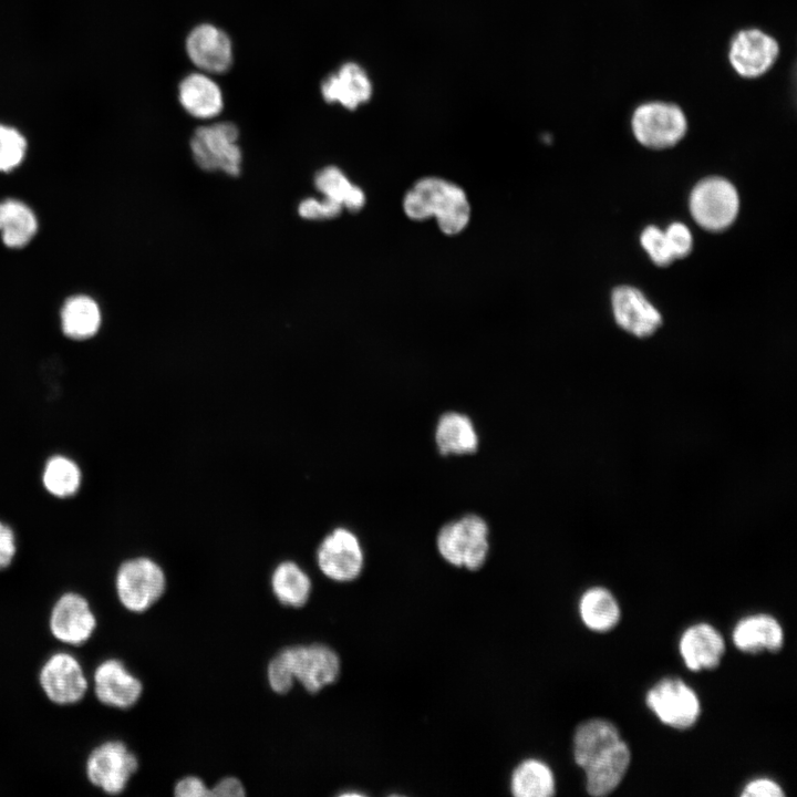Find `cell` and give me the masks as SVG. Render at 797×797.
<instances>
[{
	"instance_id": "obj_38",
	"label": "cell",
	"mask_w": 797,
	"mask_h": 797,
	"mask_svg": "<svg viewBox=\"0 0 797 797\" xmlns=\"http://www.w3.org/2000/svg\"><path fill=\"white\" fill-rule=\"evenodd\" d=\"M245 795V789L239 779L227 777L219 780L213 789H209V796L216 797H240Z\"/></svg>"
},
{
	"instance_id": "obj_21",
	"label": "cell",
	"mask_w": 797,
	"mask_h": 797,
	"mask_svg": "<svg viewBox=\"0 0 797 797\" xmlns=\"http://www.w3.org/2000/svg\"><path fill=\"white\" fill-rule=\"evenodd\" d=\"M434 437L439 454L444 456L475 453L479 443L477 431L469 416L455 411L439 416Z\"/></svg>"
},
{
	"instance_id": "obj_24",
	"label": "cell",
	"mask_w": 797,
	"mask_h": 797,
	"mask_svg": "<svg viewBox=\"0 0 797 797\" xmlns=\"http://www.w3.org/2000/svg\"><path fill=\"white\" fill-rule=\"evenodd\" d=\"M38 226L34 211L25 203L14 198L0 201V234L6 247H25L34 238Z\"/></svg>"
},
{
	"instance_id": "obj_36",
	"label": "cell",
	"mask_w": 797,
	"mask_h": 797,
	"mask_svg": "<svg viewBox=\"0 0 797 797\" xmlns=\"http://www.w3.org/2000/svg\"><path fill=\"white\" fill-rule=\"evenodd\" d=\"M743 797H783L782 787L768 778H758L749 782L743 793Z\"/></svg>"
},
{
	"instance_id": "obj_20",
	"label": "cell",
	"mask_w": 797,
	"mask_h": 797,
	"mask_svg": "<svg viewBox=\"0 0 797 797\" xmlns=\"http://www.w3.org/2000/svg\"><path fill=\"white\" fill-rule=\"evenodd\" d=\"M630 759V749L622 739L593 758L582 768L588 793L604 796L614 790L625 775Z\"/></svg>"
},
{
	"instance_id": "obj_27",
	"label": "cell",
	"mask_w": 797,
	"mask_h": 797,
	"mask_svg": "<svg viewBox=\"0 0 797 797\" xmlns=\"http://www.w3.org/2000/svg\"><path fill=\"white\" fill-rule=\"evenodd\" d=\"M579 613L587 628L598 632L609 631L620 620V607L613 594L602 588L593 587L581 596Z\"/></svg>"
},
{
	"instance_id": "obj_35",
	"label": "cell",
	"mask_w": 797,
	"mask_h": 797,
	"mask_svg": "<svg viewBox=\"0 0 797 797\" xmlns=\"http://www.w3.org/2000/svg\"><path fill=\"white\" fill-rule=\"evenodd\" d=\"M17 552V537L13 529L0 520V572L12 565Z\"/></svg>"
},
{
	"instance_id": "obj_8",
	"label": "cell",
	"mask_w": 797,
	"mask_h": 797,
	"mask_svg": "<svg viewBox=\"0 0 797 797\" xmlns=\"http://www.w3.org/2000/svg\"><path fill=\"white\" fill-rule=\"evenodd\" d=\"M277 658L291 679L310 693L333 683L340 673L339 655L330 646L320 643L289 646L281 650Z\"/></svg>"
},
{
	"instance_id": "obj_23",
	"label": "cell",
	"mask_w": 797,
	"mask_h": 797,
	"mask_svg": "<svg viewBox=\"0 0 797 797\" xmlns=\"http://www.w3.org/2000/svg\"><path fill=\"white\" fill-rule=\"evenodd\" d=\"M60 322L63 334L83 341L94 337L102 323L99 303L87 294L69 297L62 304Z\"/></svg>"
},
{
	"instance_id": "obj_22",
	"label": "cell",
	"mask_w": 797,
	"mask_h": 797,
	"mask_svg": "<svg viewBox=\"0 0 797 797\" xmlns=\"http://www.w3.org/2000/svg\"><path fill=\"white\" fill-rule=\"evenodd\" d=\"M734 644L743 652L778 651L784 641L783 629L769 614H755L742 619L733 631Z\"/></svg>"
},
{
	"instance_id": "obj_33",
	"label": "cell",
	"mask_w": 797,
	"mask_h": 797,
	"mask_svg": "<svg viewBox=\"0 0 797 797\" xmlns=\"http://www.w3.org/2000/svg\"><path fill=\"white\" fill-rule=\"evenodd\" d=\"M342 207L327 198L317 199L313 197L303 199L298 207L302 218L311 220L332 219L342 213Z\"/></svg>"
},
{
	"instance_id": "obj_15",
	"label": "cell",
	"mask_w": 797,
	"mask_h": 797,
	"mask_svg": "<svg viewBox=\"0 0 797 797\" xmlns=\"http://www.w3.org/2000/svg\"><path fill=\"white\" fill-rule=\"evenodd\" d=\"M775 39L757 29L743 30L732 41L729 61L744 77H757L770 69L778 56Z\"/></svg>"
},
{
	"instance_id": "obj_12",
	"label": "cell",
	"mask_w": 797,
	"mask_h": 797,
	"mask_svg": "<svg viewBox=\"0 0 797 797\" xmlns=\"http://www.w3.org/2000/svg\"><path fill=\"white\" fill-rule=\"evenodd\" d=\"M645 702L660 721L675 728H687L698 718L696 693L680 679L666 677L649 690Z\"/></svg>"
},
{
	"instance_id": "obj_11",
	"label": "cell",
	"mask_w": 797,
	"mask_h": 797,
	"mask_svg": "<svg viewBox=\"0 0 797 797\" xmlns=\"http://www.w3.org/2000/svg\"><path fill=\"white\" fill-rule=\"evenodd\" d=\"M321 572L337 582L356 579L364 566V553L358 536L348 528L333 529L317 550Z\"/></svg>"
},
{
	"instance_id": "obj_25",
	"label": "cell",
	"mask_w": 797,
	"mask_h": 797,
	"mask_svg": "<svg viewBox=\"0 0 797 797\" xmlns=\"http://www.w3.org/2000/svg\"><path fill=\"white\" fill-rule=\"evenodd\" d=\"M621 741L618 728L609 721L592 718L581 723L573 736V756L584 768L593 758Z\"/></svg>"
},
{
	"instance_id": "obj_9",
	"label": "cell",
	"mask_w": 797,
	"mask_h": 797,
	"mask_svg": "<svg viewBox=\"0 0 797 797\" xmlns=\"http://www.w3.org/2000/svg\"><path fill=\"white\" fill-rule=\"evenodd\" d=\"M738 207L735 187L722 177L701 180L690 196V210L694 220L711 231L727 228L735 220Z\"/></svg>"
},
{
	"instance_id": "obj_32",
	"label": "cell",
	"mask_w": 797,
	"mask_h": 797,
	"mask_svg": "<svg viewBox=\"0 0 797 797\" xmlns=\"http://www.w3.org/2000/svg\"><path fill=\"white\" fill-rule=\"evenodd\" d=\"M640 241L644 250L658 266L664 267L674 260L664 232L655 226L646 227L641 235Z\"/></svg>"
},
{
	"instance_id": "obj_2",
	"label": "cell",
	"mask_w": 797,
	"mask_h": 797,
	"mask_svg": "<svg viewBox=\"0 0 797 797\" xmlns=\"http://www.w3.org/2000/svg\"><path fill=\"white\" fill-rule=\"evenodd\" d=\"M488 535L487 522L478 515L468 514L443 525L436 536V548L449 565L478 570L488 556Z\"/></svg>"
},
{
	"instance_id": "obj_4",
	"label": "cell",
	"mask_w": 797,
	"mask_h": 797,
	"mask_svg": "<svg viewBox=\"0 0 797 797\" xmlns=\"http://www.w3.org/2000/svg\"><path fill=\"white\" fill-rule=\"evenodd\" d=\"M114 583L122 607L133 613H143L164 594L166 577L156 561L148 557H136L118 566Z\"/></svg>"
},
{
	"instance_id": "obj_19",
	"label": "cell",
	"mask_w": 797,
	"mask_h": 797,
	"mask_svg": "<svg viewBox=\"0 0 797 797\" xmlns=\"http://www.w3.org/2000/svg\"><path fill=\"white\" fill-rule=\"evenodd\" d=\"M679 648L685 665L692 671H700L720 664L725 643L716 629L707 623H698L683 632Z\"/></svg>"
},
{
	"instance_id": "obj_29",
	"label": "cell",
	"mask_w": 797,
	"mask_h": 797,
	"mask_svg": "<svg viewBox=\"0 0 797 797\" xmlns=\"http://www.w3.org/2000/svg\"><path fill=\"white\" fill-rule=\"evenodd\" d=\"M271 588L280 603L300 608L311 593V580L307 572L293 561L279 563L271 576Z\"/></svg>"
},
{
	"instance_id": "obj_31",
	"label": "cell",
	"mask_w": 797,
	"mask_h": 797,
	"mask_svg": "<svg viewBox=\"0 0 797 797\" xmlns=\"http://www.w3.org/2000/svg\"><path fill=\"white\" fill-rule=\"evenodd\" d=\"M29 139L15 125L0 122V172L18 168L27 157Z\"/></svg>"
},
{
	"instance_id": "obj_13",
	"label": "cell",
	"mask_w": 797,
	"mask_h": 797,
	"mask_svg": "<svg viewBox=\"0 0 797 797\" xmlns=\"http://www.w3.org/2000/svg\"><path fill=\"white\" fill-rule=\"evenodd\" d=\"M93 694L110 708H132L142 697L143 683L117 658L101 661L92 672Z\"/></svg>"
},
{
	"instance_id": "obj_26",
	"label": "cell",
	"mask_w": 797,
	"mask_h": 797,
	"mask_svg": "<svg viewBox=\"0 0 797 797\" xmlns=\"http://www.w3.org/2000/svg\"><path fill=\"white\" fill-rule=\"evenodd\" d=\"M555 789L552 770L542 760L525 759L511 773L510 791L516 797H549Z\"/></svg>"
},
{
	"instance_id": "obj_34",
	"label": "cell",
	"mask_w": 797,
	"mask_h": 797,
	"mask_svg": "<svg viewBox=\"0 0 797 797\" xmlns=\"http://www.w3.org/2000/svg\"><path fill=\"white\" fill-rule=\"evenodd\" d=\"M664 236L674 258H684L691 252L692 235L685 225L671 224Z\"/></svg>"
},
{
	"instance_id": "obj_37",
	"label": "cell",
	"mask_w": 797,
	"mask_h": 797,
	"mask_svg": "<svg viewBox=\"0 0 797 797\" xmlns=\"http://www.w3.org/2000/svg\"><path fill=\"white\" fill-rule=\"evenodd\" d=\"M175 795L178 797H204L209 796V789L200 778L188 776L176 784Z\"/></svg>"
},
{
	"instance_id": "obj_17",
	"label": "cell",
	"mask_w": 797,
	"mask_h": 797,
	"mask_svg": "<svg viewBox=\"0 0 797 797\" xmlns=\"http://www.w3.org/2000/svg\"><path fill=\"white\" fill-rule=\"evenodd\" d=\"M321 95L327 103H339L354 111L370 101L373 86L364 69L355 62H345L321 83Z\"/></svg>"
},
{
	"instance_id": "obj_5",
	"label": "cell",
	"mask_w": 797,
	"mask_h": 797,
	"mask_svg": "<svg viewBox=\"0 0 797 797\" xmlns=\"http://www.w3.org/2000/svg\"><path fill=\"white\" fill-rule=\"evenodd\" d=\"M39 687L45 698L55 706L69 707L82 702L90 689V681L77 656L68 651L50 654L37 674Z\"/></svg>"
},
{
	"instance_id": "obj_7",
	"label": "cell",
	"mask_w": 797,
	"mask_h": 797,
	"mask_svg": "<svg viewBox=\"0 0 797 797\" xmlns=\"http://www.w3.org/2000/svg\"><path fill=\"white\" fill-rule=\"evenodd\" d=\"M97 625V615L90 600L73 590L59 594L48 614L51 636L68 646L85 645L95 634Z\"/></svg>"
},
{
	"instance_id": "obj_3",
	"label": "cell",
	"mask_w": 797,
	"mask_h": 797,
	"mask_svg": "<svg viewBox=\"0 0 797 797\" xmlns=\"http://www.w3.org/2000/svg\"><path fill=\"white\" fill-rule=\"evenodd\" d=\"M139 762L126 743L107 739L95 745L84 762V775L90 785L108 796L124 793L135 775Z\"/></svg>"
},
{
	"instance_id": "obj_16",
	"label": "cell",
	"mask_w": 797,
	"mask_h": 797,
	"mask_svg": "<svg viewBox=\"0 0 797 797\" xmlns=\"http://www.w3.org/2000/svg\"><path fill=\"white\" fill-rule=\"evenodd\" d=\"M612 309L619 327L636 338L652 335L662 324L659 311L638 289L629 286L613 290Z\"/></svg>"
},
{
	"instance_id": "obj_10",
	"label": "cell",
	"mask_w": 797,
	"mask_h": 797,
	"mask_svg": "<svg viewBox=\"0 0 797 797\" xmlns=\"http://www.w3.org/2000/svg\"><path fill=\"white\" fill-rule=\"evenodd\" d=\"M632 131L644 146L655 149L675 145L686 132V118L674 104L652 102L640 105L632 116Z\"/></svg>"
},
{
	"instance_id": "obj_1",
	"label": "cell",
	"mask_w": 797,
	"mask_h": 797,
	"mask_svg": "<svg viewBox=\"0 0 797 797\" xmlns=\"http://www.w3.org/2000/svg\"><path fill=\"white\" fill-rule=\"evenodd\" d=\"M403 209L413 220L434 217L441 231L449 236L463 231L470 218V205L463 188L439 177L418 179L405 194Z\"/></svg>"
},
{
	"instance_id": "obj_18",
	"label": "cell",
	"mask_w": 797,
	"mask_h": 797,
	"mask_svg": "<svg viewBox=\"0 0 797 797\" xmlns=\"http://www.w3.org/2000/svg\"><path fill=\"white\" fill-rule=\"evenodd\" d=\"M178 101L193 117L209 120L224 107L222 91L210 74L196 71L185 75L178 84Z\"/></svg>"
},
{
	"instance_id": "obj_14",
	"label": "cell",
	"mask_w": 797,
	"mask_h": 797,
	"mask_svg": "<svg viewBox=\"0 0 797 797\" xmlns=\"http://www.w3.org/2000/svg\"><path fill=\"white\" fill-rule=\"evenodd\" d=\"M185 49L197 70L208 74L227 72L234 61L230 37L211 23L194 27L187 34Z\"/></svg>"
},
{
	"instance_id": "obj_30",
	"label": "cell",
	"mask_w": 797,
	"mask_h": 797,
	"mask_svg": "<svg viewBox=\"0 0 797 797\" xmlns=\"http://www.w3.org/2000/svg\"><path fill=\"white\" fill-rule=\"evenodd\" d=\"M81 482V469L70 457L58 454L45 462L42 484L50 495L56 498H69L79 491Z\"/></svg>"
},
{
	"instance_id": "obj_28",
	"label": "cell",
	"mask_w": 797,
	"mask_h": 797,
	"mask_svg": "<svg viewBox=\"0 0 797 797\" xmlns=\"http://www.w3.org/2000/svg\"><path fill=\"white\" fill-rule=\"evenodd\" d=\"M314 186L324 198L351 213L361 210L365 204L364 192L339 167L328 166L319 170L314 176Z\"/></svg>"
},
{
	"instance_id": "obj_6",
	"label": "cell",
	"mask_w": 797,
	"mask_h": 797,
	"mask_svg": "<svg viewBox=\"0 0 797 797\" xmlns=\"http://www.w3.org/2000/svg\"><path fill=\"white\" fill-rule=\"evenodd\" d=\"M239 131L234 123L217 122L199 126L190 138V151L198 167L237 176L241 166Z\"/></svg>"
}]
</instances>
